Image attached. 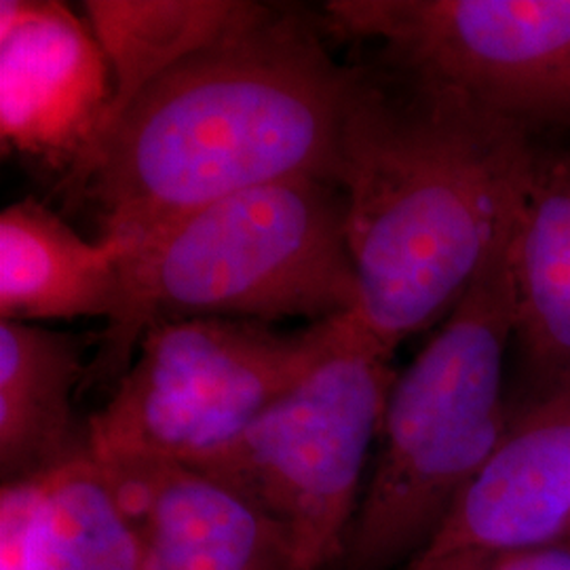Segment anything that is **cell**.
Segmentation results:
<instances>
[{
    "mask_svg": "<svg viewBox=\"0 0 570 570\" xmlns=\"http://www.w3.org/2000/svg\"><path fill=\"white\" fill-rule=\"evenodd\" d=\"M87 370L79 336L0 322V480L45 475L89 454L72 393Z\"/></svg>",
    "mask_w": 570,
    "mask_h": 570,
    "instance_id": "13",
    "label": "cell"
},
{
    "mask_svg": "<svg viewBox=\"0 0 570 570\" xmlns=\"http://www.w3.org/2000/svg\"><path fill=\"white\" fill-rule=\"evenodd\" d=\"M322 16L268 7L169 70L66 174L102 237L138 242L235 193L294 178L338 184L353 66Z\"/></svg>",
    "mask_w": 570,
    "mask_h": 570,
    "instance_id": "1",
    "label": "cell"
},
{
    "mask_svg": "<svg viewBox=\"0 0 570 570\" xmlns=\"http://www.w3.org/2000/svg\"><path fill=\"white\" fill-rule=\"evenodd\" d=\"M30 570H140L134 518L91 454L37 478Z\"/></svg>",
    "mask_w": 570,
    "mask_h": 570,
    "instance_id": "15",
    "label": "cell"
},
{
    "mask_svg": "<svg viewBox=\"0 0 570 570\" xmlns=\"http://www.w3.org/2000/svg\"><path fill=\"white\" fill-rule=\"evenodd\" d=\"M104 468L138 530L140 570H296L282 527L202 469L169 461Z\"/></svg>",
    "mask_w": 570,
    "mask_h": 570,
    "instance_id": "10",
    "label": "cell"
},
{
    "mask_svg": "<svg viewBox=\"0 0 570 570\" xmlns=\"http://www.w3.org/2000/svg\"><path fill=\"white\" fill-rule=\"evenodd\" d=\"M353 326L355 313L296 332L223 317L157 324L144 334L108 404L89 416V454L104 465H195L233 444Z\"/></svg>",
    "mask_w": 570,
    "mask_h": 570,
    "instance_id": "5",
    "label": "cell"
},
{
    "mask_svg": "<svg viewBox=\"0 0 570 570\" xmlns=\"http://www.w3.org/2000/svg\"><path fill=\"white\" fill-rule=\"evenodd\" d=\"M539 153L524 125L454 87L353 66L338 186L355 315L389 353L459 305L518 220Z\"/></svg>",
    "mask_w": 570,
    "mask_h": 570,
    "instance_id": "2",
    "label": "cell"
},
{
    "mask_svg": "<svg viewBox=\"0 0 570 570\" xmlns=\"http://www.w3.org/2000/svg\"><path fill=\"white\" fill-rule=\"evenodd\" d=\"M511 268L529 400L570 385V153H539L520 207Z\"/></svg>",
    "mask_w": 570,
    "mask_h": 570,
    "instance_id": "12",
    "label": "cell"
},
{
    "mask_svg": "<svg viewBox=\"0 0 570 570\" xmlns=\"http://www.w3.org/2000/svg\"><path fill=\"white\" fill-rule=\"evenodd\" d=\"M125 244L89 242L60 214L21 199L0 214V320H117L122 303Z\"/></svg>",
    "mask_w": 570,
    "mask_h": 570,
    "instance_id": "11",
    "label": "cell"
},
{
    "mask_svg": "<svg viewBox=\"0 0 570 570\" xmlns=\"http://www.w3.org/2000/svg\"><path fill=\"white\" fill-rule=\"evenodd\" d=\"M478 570H570L569 543H551L492 558Z\"/></svg>",
    "mask_w": 570,
    "mask_h": 570,
    "instance_id": "17",
    "label": "cell"
},
{
    "mask_svg": "<svg viewBox=\"0 0 570 570\" xmlns=\"http://www.w3.org/2000/svg\"><path fill=\"white\" fill-rule=\"evenodd\" d=\"M261 9V2L244 0H87L85 21L102 47L112 79L96 142L144 89L223 41Z\"/></svg>",
    "mask_w": 570,
    "mask_h": 570,
    "instance_id": "14",
    "label": "cell"
},
{
    "mask_svg": "<svg viewBox=\"0 0 570 570\" xmlns=\"http://www.w3.org/2000/svg\"><path fill=\"white\" fill-rule=\"evenodd\" d=\"M567 543L570 546V532H569V539H567Z\"/></svg>",
    "mask_w": 570,
    "mask_h": 570,
    "instance_id": "18",
    "label": "cell"
},
{
    "mask_svg": "<svg viewBox=\"0 0 570 570\" xmlns=\"http://www.w3.org/2000/svg\"><path fill=\"white\" fill-rule=\"evenodd\" d=\"M37 478L0 489V570H30Z\"/></svg>",
    "mask_w": 570,
    "mask_h": 570,
    "instance_id": "16",
    "label": "cell"
},
{
    "mask_svg": "<svg viewBox=\"0 0 570 570\" xmlns=\"http://www.w3.org/2000/svg\"><path fill=\"white\" fill-rule=\"evenodd\" d=\"M570 532V385L518 406L508 435L402 570H478Z\"/></svg>",
    "mask_w": 570,
    "mask_h": 570,
    "instance_id": "8",
    "label": "cell"
},
{
    "mask_svg": "<svg viewBox=\"0 0 570 570\" xmlns=\"http://www.w3.org/2000/svg\"><path fill=\"white\" fill-rule=\"evenodd\" d=\"M322 21L527 129H570V0H332Z\"/></svg>",
    "mask_w": 570,
    "mask_h": 570,
    "instance_id": "7",
    "label": "cell"
},
{
    "mask_svg": "<svg viewBox=\"0 0 570 570\" xmlns=\"http://www.w3.org/2000/svg\"><path fill=\"white\" fill-rule=\"evenodd\" d=\"M112 96L102 47L58 0L0 2L4 150L70 171L96 142Z\"/></svg>",
    "mask_w": 570,
    "mask_h": 570,
    "instance_id": "9",
    "label": "cell"
},
{
    "mask_svg": "<svg viewBox=\"0 0 570 570\" xmlns=\"http://www.w3.org/2000/svg\"><path fill=\"white\" fill-rule=\"evenodd\" d=\"M355 315L345 341L244 433L190 465L242 492L285 532L296 570H332L364 497V471L397 379Z\"/></svg>",
    "mask_w": 570,
    "mask_h": 570,
    "instance_id": "6",
    "label": "cell"
},
{
    "mask_svg": "<svg viewBox=\"0 0 570 570\" xmlns=\"http://www.w3.org/2000/svg\"><path fill=\"white\" fill-rule=\"evenodd\" d=\"M112 239V237H110ZM122 303L87 383H119L157 324L223 317L322 324L357 311L338 184L294 178L235 193L122 242Z\"/></svg>",
    "mask_w": 570,
    "mask_h": 570,
    "instance_id": "3",
    "label": "cell"
},
{
    "mask_svg": "<svg viewBox=\"0 0 570 570\" xmlns=\"http://www.w3.org/2000/svg\"><path fill=\"white\" fill-rule=\"evenodd\" d=\"M513 228L395 379L381 450L332 570L404 569L508 435L518 414L503 379L515 338Z\"/></svg>",
    "mask_w": 570,
    "mask_h": 570,
    "instance_id": "4",
    "label": "cell"
}]
</instances>
